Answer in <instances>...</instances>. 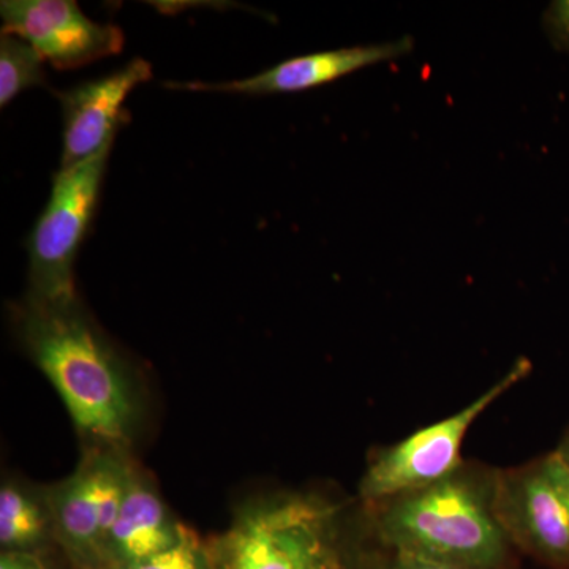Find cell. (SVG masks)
<instances>
[{
  "label": "cell",
  "instance_id": "cell-1",
  "mask_svg": "<svg viewBox=\"0 0 569 569\" xmlns=\"http://www.w3.org/2000/svg\"><path fill=\"white\" fill-rule=\"evenodd\" d=\"M14 336L61 397L91 448L123 449L137 432L141 406L132 367L80 298L44 302L26 296L11 309Z\"/></svg>",
  "mask_w": 569,
  "mask_h": 569
},
{
  "label": "cell",
  "instance_id": "cell-2",
  "mask_svg": "<svg viewBox=\"0 0 569 569\" xmlns=\"http://www.w3.org/2000/svg\"><path fill=\"white\" fill-rule=\"evenodd\" d=\"M497 468L462 466L427 488L365 505L378 546L463 569H507L512 545L493 507Z\"/></svg>",
  "mask_w": 569,
  "mask_h": 569
},
{
  "label": "cell",
  "instance_id": "cell-3",
  "mask_svg": "<svg viewBox=\"0 0 569 569\" xmlns=\"http://www.w3.org/2000/svg\"><path fill=\"white\" fill-rule=\"evenodd\" d=\"M342 511L316 493L249 501L208 546L211 569H348Z\"/></svg>",
  "mask_w": 569,
  "mask_h": 569
},
{
  "label": "cell",
  "instance_id": "cell-4",
  "mask_svg": "<svg viewBox=\"0 0 569 569\" xmlns=\"http://www.w3.org/2000/svg\"><path fill=\"white\" fill-rule=\"evenodd\" d=\"M111 148L61 168L52 178L47 208L29 236V296L44 302L80 298L74 261L91 228Z\"/></svg>",
  "mask_w": 569,
  "mask_h": 569
},
{
  "label": "cell",
  "instance_id": "cell-5",
  "mask_svg": "<svg viewBox=\"0 0 569 569\" xmlns=\"http://www.w3.org/2000/svg\"><path fill=\"white\" fill-rule=\"evenodd\" d=\"M530 369L529 359H519L503 378L458 413L373 451L359 482L362 505L427 488L455 473L466 462L460 452L470 427L496 400L529 377Z\"/></svg>",
  "mask_w": 569,
  "mask_h": 569
},
{
  "label": "cell",
  "instance_id": "cell-6",
  "mask_svg": "<svg viewBox=\"0 0 569 569\" xmlns=\"http://www.w3.org/2000/svg\"><path fill=\"white\" fill-rule=\"evenodd\" d=\"M496 516L512 548L553 569H569V468L559 452L497 468Z\"/></svg>",
  "mask_w": 569,
  "mask_h": 569
},
{
  "label": "cell",
  "instance_id": "cell-7",
  "mask_svg": "<svg viewBox=\"0 0 569 569\" xmlns=\"http://www.w3.org/2000/svg\"><path fill=\"white\" fill-rule=\"evenodd\" d=\"M133 462L123 449L91 448L77 470L44 490L54 537L82 569H104V550Z\"/></svg>",
  "mask_w": 569,
  "mask_h": 569
},
{
  "label": "cell",
  "instance_id": "cell-8",
  "mask_svg": "<svg viewBox=\"0 0 569 569\" xmlns=\"http://www.w3.org/2000/svg\"><path fill=\"white\" fill-rule=\"evenodd\" d=\"M2 33L28 41L44 62L58 70H77L119 54L121 28L82 13L73 0H3Z\"/></svg>",
  "mask_w": 569,
  "mask_h": 569
},
{
  "label": "cell",
  "instance_id": "cell-9",
  "mask_svg": "<svg viewBox=\"0 0 569 569\" xmlns=\"http://www.w3.org/2000/svg\"><path fill=\"white\" fill-rule=\"evenodd\" d=\"M413 48V37L403 36L385 43L359 44V47L298 56L246 80L167 82L164 86L179 91L244 93V96L306 92L320 86L331 84L367 67L397 61L410 54Z\"/></svg>",
  "mask_w": 569,
  "mask_h": 569
},
{
  "label": "cell",
  "instance_id": "cell-10",
  "mask_svg": "<svg viewBox=\"0 0 569 569\" xmlns=\"http://www.w3.org/2000/svg\"><path fill=\"white\" fill-rule=\"evenodd\" d=\"M152 80V66L133 59L122 69L84 82L66 92H56L63 114L62 168L84 162L111 148L123 118L127 97Z\"/></svg>",
  "mask_w": 569,
  "mask_h": 569
},
{
  "label": "cell",
  "instance_id": "cell-11",
  "mask_svg": "<svg viewBox=\"0 0 569 569\" xmlns=\"http://www.w3.org/2000/svg\"><path fill=\"white\" fill-rule=\"evenodd\" d=\"M151 481L133 467L104 550V569L126 567L171 548L186 533Z\"/></svg>",
  "mask_w": 569,
  "mask_h": 569
},
{
  "label": "cell",
  "instance_id": "cell-12",
  "mask_svg": "<svg viewBox=\"0 0 569 569\" xmlns=\"http://www.w3.org/2000/svg\"><path fill=\"white\" fill-rule=\"evenodd\" d=\"M54 537L47 492L7 482L0 489V545L3 552H33Z\"/></svg>",
  "mask_w": 569,
  "mask_h": 569
},
{
  "label": "cell",
  "instance_id": "cell-13",
  "mask_svg": "<svg viewBox=\"0 0 569 569\" xmlns=\"http://www.w3.org/2000/svg\"><path fill=\"white\" fill-rule=\"evenodd\" d=\"M43 59L28 41L2 33L0 39V107L6 108L22 91L47 84Z\"/></svg>",
  "mask_w": 569,
  "mask_h": 569
},
{
  "label": "cell",
  "instance_id": "cell-14",
  "mask_svg": "<svg viewBox=\"0 0 569 569\" xmlns=\"http://www.w3.org/2000/svg\"><path fill=\"white\" fill-rule=\"evenodd\" d=\"M114 569H211L209 567L208 546H203L193 531L187 529L183 537L171 548Z\"/></svg>",
  "mask_w": 569,
  "mask_h": 569
},
{
  "label": "cell",
  "instance_id": "cell-15",
  "mask_svg": "<svg viewBox=\"0 0 569 569\" xmlns=\"http://www.w3.org/2000/svg\"><path fill=\"white\" fill-rule=\"evenodd\" d=\"M361 569H463L443 561L426 559L415 553L402 552L378 546L376 553L361 563Z\"/></svg>",
  "mask_w": 569,
  "mask_h": 569
},
{
  "label": "cell",
  "instance_id": "cell-16",
  "mask_svg": "<svg viewBox=\"0 0 569 569\" xmlns=\"http://www.w3.org/2000/svg\"><path fill=\"white\" fill-rule=\"evenodd\" d=\"M542 24L553 47L569 52V0L550 3Z\"/></svg>",
  "mask_w": 569,
  "mask_h": 569
},
{
  "label": "cell",
  "instance_id": "cell-17",
  "mask_svg": "<svg viewBox=\"0 0 569 569\" xmlns=\"http://www.w3.org/2000/svg\"><path fill=\"white\" fill-rule=\"evenodd\" d=\"M0 569H47L36 552H2Z\"/></svg>",
  "mask_w": 569,
  "mask_h": 569
},
{
  "label": "cell",
  "instance_id": "cell-18",
  "mask_svg": "<svg viewBox=\"0 0 569 569\" xmlns=\"http://www.w3.org/2000/svg\"><path fill=\"white\" fill-rule=\"evenodd\" d=\"M556 451L559 452L560 458L563 459V462L567 463L569 468V427L563 438H561L559 447L556 448Z\"/></svg>",
  "mask_w": 569,
  "mask_h": 569
}]
</instances>
